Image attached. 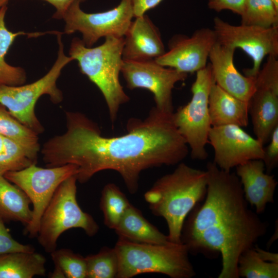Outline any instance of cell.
I'll use <instances>...</instances> for the list:
<instances>
[{
	"instance_id": "6da1fadb",
	"label": "cell",
	"mask_w": 278,
	"mask_h": 278,
	"mask_svg": "<svg viewBox=\"0 0 278 278\" xmlns=\"http://www.w3.org/2000/svg\"><path fill=\"white\" fill-rule=\"evenodd\" d=\"M173 113L153 107L145 118L129 119L126 134L108 137L85 114L67 111L66 130L44 144L41 150L43 160L47 167L77 165L76 177L81 183L101 171H115L129 192L134 194L143 171L177 165L189 153L173 121Z\"/></svg>"
},
{
	"instance_id": "7a4b0ae2",
	"label": "cell",
	"mask_w": 278,
	"mask_h": 278,
	"mask_svg": "<svg viewBox=\"0 0 278 278\" xmlns=\"http://www.w3.org/2000/svg\"><path fill=\"white\" fill-rule=\"evenodd\" d=\"M207 191L204 201L186 217L181 242L193 254H220L218 278H239L240 255L265 235L268 224L249 208L240 181L234 172L219 168L213 162L206 166Z\"/></svg>"
},
{
	"instance_id": "3957f363",
	"label": "cell",
	"mask_w": 278,
	"mask_h": 278,
	"mask_svg": "<svg viewBox=\"0 0 278 278\" xmlns=\"http://www.w3.org/2000/svg\"><path fill=\"white\" fill-rule=\"evenodd\" d=\"M207 191V172L181 162L171 172L158 179L144 195L151 212L166 221L169 240L181 243L184 222Z\"/></svg>"
},
{
	"instance_id": "277c9868",
	"label": "cell",
	"mask_w": 278,
	"mask_h": 278,
	"mask_svg": "<svg viewBox=\"0 0 278 278\" xmlns=\"http://www.w3.org/2000/svg\"><path fill=\"white\" fill-rule=\"evenodd\" d=\"M124 44V37L108 36L101 45L89 47L81 39L74 38L69 50V56L77 61L80 72L102 93L112 123L116 120L120 106L130 99L119 80Z\"/></svg>"
},
{
	"instance_id": "5b68a950",
	"label": "cell",
	"mask_w": 278,
	"mask_h": 278,
	"mask_svg": "<svg viewBox=\"0 0 278 278\" xmlns=\"http://www.w3.org/2000/svg\"><path fill=\"white\" fill-rule=\"evenodd\" d=\"M118 259L117 278H131L157 273L171 278H192L196 274L182 243L144 244L119 238L114 247Z\"/></svg>"
},
{
	"instance_id": "8992f818",
	"label": "cell",
	"mask_w": 278,
	"mask_h": 278,
	"mask_svg": "<svg viewBox=\"0 0 278 278\" xmlns=\"http://www.w3.org/2000/svg\"><path fill=\"white\" fill-rule=\"evenodd\" d=\"M56 34L58 44L57 58L49 71L39 79L29 84L16 86H0V103L21 123L37 134L44 131L37 117L35 107L43 95H48L51 101L57 104L63 98L61 91L57 85V80L63 68L73 61L65 54L62 34Z\"/></svg>"
},
{
	"instance_id": "52a82bcc",
	"label": "cell",
	"mask_w": 278,
	"mask_h": 278,
	"mask_svg": "<svg viewBox=\"0 0 278 278\" xmlns=\"http://www.w3.org/2000/svg\"><path fill=\"white\" fill-rule=\"evenodd\" d=\"M77 181L76 176H73L61 183L42 216L37 237L46 252L56 250L58 238L70 229H81L89 236L99 231L93 217L78 203Z\"/></svg>"
},
{
	"instance_id": "ba28073f",
	"label": "cell",
	"mask_w": 278,
	"mask_h": 278,
	"mask_svg": "<svg viewBox=\"0 0 278 278\" xmlns=\"http://www.w3.org/2000/svg\"><path fill=\"white\" fill-rule=\"evenodd\" d=\"M210 63L196 72L192 84L190 100L173 113V119L185 140L193 159L205 160L208 157L205 147L212 127L208 110V98L214 83Z\"/></svg>"
},
{
	"instance_id": "9c48e42d",
	"label": "cell",
	"mask_w": 278,
	"mask_h": 278,
	"mask_svg": "<svg viewBox=\"0 0 278 278\" xmlns=\"http://www.w3.org/2000/svg\"><path fill=\"white\" fill-rule=\"evenodd\" d=\"M78 172L77 165L72 164L42 168L32 164L23 169L9 171L4 176L21 189L32 204V217L25 227L24 233L37 236L42 216L61 183Z\"/></svg>"
},
{
	"instance_id": "30bf717a",
	"label": "cell",
	"mask_w": 278,
	"mask_h": 278,
	"mask_svg": "<svg viewBox=\"0 0 278 278\" xmlns=\"http://www.w3.org/2000/svg\"><path fill=\"white\" fill-rule=\"evenodd\" d=\"M80 0L74 2L64 13L63 33L79 32L86 47H92L101 38L124 37L132 22L133 10L130 0H121L109 10L86 13L80 8Z\"/></svg>"
},
{
	"instance_id": "8fae6325",
	"label": "cell",
	"mask_w": 278,
	"mask_h": 278,
	"mask_svg": "<svg viewBox=\"0 0 278 278\" xmlns=\"http://www.w3.org/2000/svg\"><path fill=\"white\" fill-rule=\"evenodd\" d=\"M213 29L217 43L235 49L240 48L252 59V68L244 70L247 76H256L266 56L278 57V26L263 28L234 25L215 17Z\"/></svg>"
},
{
	"instance_id": "7c38bea8",
	"label": "cell",
	"mask_w": 278,
	"mask_h": 278,
	"mask_svg": "<svg viewBox=\"0 0 278 278\" xmlns=\"http://www.w3.org/2000/svg\"><path fill=\"white\" fill-rule=\"evenodd\" d=\"M121 73L129 89L149 90L153 94L154 107L168 113L173 112L172 92L176 83L187 77V74L162 66L154 59L123 60Z\"/></svg>"
},
{
	"instance_id": "4fadbf2b",
	"label": "cell",
	"mask_w": 278,
	"mask_h": 278,
	"mask_svg": "<svg viewBox=\"0 0 278 278\" xmlns=\"http://www.w3.org/2000/svg\"><path fill=\"white\" fill-rule=\"evenodd\" d=\"M208 141L214 150L213 162L226 171L263 158L264 145L238 126H212Z\"/></svg>"
},
{
	"instance_id": "5bb4252c",
	"label": "cell",
	"mask_w": 278,
	"mask_h": 278,
	"mask_svg": "<svg viewBox=\"0 0 278 278\" xmlns=\"http://www.w3.org/2000/svg\"><path fill=\"white\" fill-rule=\"evenodd\" d=\"M256 138L264 145L278 126V68L264 65L255 77V90L249 102Z\"/></svg>"
},
{
	"instance_id": "9a60e30c",
	"label": "cell",
	"mask_w": 278,
	"mask_h": 278,
	"mask_svg": "<svg viewBox=\"0 0 278 278\" xmlns=\"http://www.w3.org/2000/svg\"><path fill=\"white\" fill-rule=\"evenodd\" d=\"M216 42L215 32L209 28L197 29L190 37L176 35L169 41L168 50L154 60L180 72H196L207 64L210 53Z\"/></svg>"
},
{
	"instance_id": "2e32d148",
	"label": "cell",
	"mask_w": 278,
	"mask_h": 278,
	"mask_svg": "<svg viewBox=\"0 0 278 278\" xmlns=\"http://www.w3.org/2000/svg\"><path fill=\"white\" fill-rule=\"evenodd\" d=\"M235 50L215 43L208 57L213 79L227 92L249 102L255 90V77L243 75L237 70L234 64Z\"/></svg>"
},
{
	"instance_id": "e0dca14e",
	"label": "cell",
	"mask_w": 278,
	"mask_h": 278,
	"mask_svg": "<svg viewBox=\"0 0 278 278\" xmlns=\"http://www.w3.org/2000/svg\"><path fill=\"white\" fill-rule=\"evenodd\" d=\"M135 18L124 36L123 60H149L163 55L166 51L159 29L146 14Z\"/></svg>"
},
{
	"instance_id": "ac0fdd59",
	"label": "cell",
	"mask_w": 278,
	"mask_h": 278,
	"mask_svg": "<svg viewBox=\"0 0 278 278\" xmlns=\"http://www.w3.org/2000/svg\"><path fill=\"white\" fill-rule=\"evenodd\" d=\"M236 174L241 183L245 198L255 208L257 214L263 213L268 203L274 202L277 184L273 175L265 172L262 160H252L236 167Z\"/></svg>"
},
{
	"instance_id": "d6986e66",
	"label": "cell",
	"mask_w": 278,
	"mask_h": 278,
	"mask_svg": "<svg viewBox=\"0 0 278 278\" xmlns=\"http://www.w3.org/2000/svg\"><path fill=\"white\" fill-rule=\"evenodd\" d=\"M208 110L212 126L234 125L242 128L249 124V102L233 96L215 82L210 92Z\"/></svg>"
},
{
	"instance_id": "ffe728a7",
	"label": "cell",
	"mask_w": 278,
	"mask_h": 278,
	"mask_svg": "<svg viewBox=\"0 0 278 278\" xmlns=\"http://www.w3.org/2000/svg\"><path fill=\"white\" fill-rule=\"evenodd\" d=\"M119 238L151 244H167V235L148 221L140 210L130 204L114 229Z\"/></svg>"
},
{
	"instance_id": "44dd1931",
	"label": "cell",
	"mask_w": 278,
	"mask_h": 278,
	"mask_svg": "<svg viewBox=\"0 0 278 278\" xmlns=\"http://www.w3.org/2000/svg\"><path fill=\"white\" fill-rule=\"evenodd\" d=\"M7 11V5L0 9V86H16L25 83L26 73L21 67L12 66L8 64L5 57L15 39L20 36H27L28 38H37L45 33L56 34L57 31L45 32H13L9 30L5 23V16Z\"/></svg>"
},
{
	"instance_id": "7402d4cb",
	"label": "cell",
	"mask_w": 278,
	"mask_h": 278,
	"mask_svg": "<svg viewBox=\"0 0 278 278\" xmlns=\"http://www.w3.org/2000/svg\"><path fill=\"white\" fill-rule=\"evenodd\" d=\"M30 200L19 187L0 175V217L5 221L29 224L32 217Z\"/></svg>"
},
{
	"instance_id": "603a6c76",
	"label": "cell",
	"mask_w": 278,
	"mask_h": 278,
	"mask_svg": "<svg viewBox=\"0 0 278 278\" xmlns=\"http://www.w3.org/2000/svg\"><path fill=\"white\" fill-rule=\"evenodd\" d=\"M46 258L33 252H18L0 255V278H32L44 276Z\"/></svg>"
},
{
	"instance_id": "cb8c5ba5",
	"label": "cell",
	"mask_w": 278,
	"mask_h": 278,
	"mask_svg": "<svg viewBox=\"0 0 278 278\" xmlns=\"http://www.w3.org/2000/svg\"><path fill=\"white\" fill-rule=\"evenodd\" d=\"M130 204L126 196L116 184H106L101 191L100 201L105 224L114 230Z\"/></svg>"
},
{
	"instance_id": "d4e9b609",
	"label": "cell",
	"mask_w": 278,
	"mask_h": 278,
	"mask_svg": "<svg viewBox=\"0 0 278 278\" xmlns=\"http://www.w3.org/2000/svg\"><path fill=\"white\" fill-rule=\"evenodd\" d=\"M38 153L19 142L5 137L4 150L0 154V175L36 164Z\"/></svg>"
},
{
	"instance_id": "484cf974",
	"label": "cell",
	"mask_w": 278,
	"mask_h": 278,
	"mask_svg": "<svg viewBox=\"0 0 278 278\" xmlns=\"http://www.w3.org/2000/svg\"><path fill=\"white\" fill-rule=\"evenodd\" d=\"M237 271L239 277L277 278L278 263L265 260L253 246L240 255Z\"/></svg>"
},
{
	"instance_id": "4316f807",
	"label": "cell",
	"mask_w": 278,
	"mask_h": 278,
	"mask_svg": "<svg viewBox=\"0 0 278 278\" xmlns=\"http://www.w3.org/2000/svg\"><path fill=\"white\" fill-rule=\"evenodd\" d=\"M241 24L270 28L278 26V9L270 0H247Z\"/></svg>"
},
{
	"instance_id": "83f0119b",
	"label": "cell",
	"mask_w": 278,
	"mask_h": 278,
	"mask_svg": "<svg viewBox=\"0 0 278 278\" xmlns=\"http://www.w3.org/2000/svg\"><path fill=\"white\" fill-rule=\"evenodd\" d=\"M0 134L16 141L34 151H40L38 134L15 118L1 103Z\"/></svg>"
},
{
	"instance_id": "f1b7e54d",
	"label": "cell",
	"mask_w": 278,
	"mask_h": 278,
	"mask_svg": "<svg viewBox=\"0 0 278 278\" xmlns=\"http://www.w3.org/2000/svg\"><path fill=\"white\" fill-rule=\"evenodd\" d=\"M85 258L87 278L116 277L118 259L114 248L103 247L97 253Z\"/></svg>"
},
{
	"instance_id": "f546056e",
	"label": "cell",
	"mask_w": 278,
	"mask_h": 278,
	"mask_svg": "<svg viewBox=\"0 0 278 278\" xmlns=\"http://www.w3.org/2000/svg\"><path fill=\"white\" fill-rule=\"evenodd\" d=\"M55 267L66 278H86L85 258L68 249L55 250L50 253Z\"/></svg>"
},
{
	"instance_id": "4dcf8cb0",
	"label": "cell",
	"mask_w": 278,
	"mask_h": 278,
	"mask_svg": "<svg viewBox=\"0 0 278 278\" xmlns=\"http://www.w3.org/2000/svg\"><path fill=\"white\" fill-rule=\"evenodd\" d=\"M34 248L22 244L15 240L5 224V221L0 217V255L13 252H33Z\"/></svg>"
},
{
	"instance_id": "1f68e13d",
	"label": "cell",
	"mask_w": 278,
	"mask_h": 278,
	"mask_svg": "<svg viewBox=\"0 0 278 278\" xmlns=\"http://www.w3.org/2000/svg\"><path fill=\"white\" fill-rule=\"evenodd\" d=\"M268 145L264 147V155L262 160L265 164V171L270 173L278 164V126L274 129Z\"/></svg>"
},
{
	"instance_id": "d6a6232c",
	"label": "cell",
	"mask_w": 278,
	"mask_h": 278,
	"mask_svg": "<svg viewBox=\"0 0 278 278\" xmlns=\"http://www.w3.org/2000/svg\"><path fill=\"white\" fill-rule=\"evenodd\" d=\"M247 0H208V7L216 12L229 10L240 15Z\"/></svg>"
},
{
	"instance_id": "836d02e7",
	"label": "cell",
	"mask_w": 278,
	"mask_h": 278,
	"mask_svg": "<svg viewBox=\"0 0 278 278\" xmlns=\"http://www.w3.org/2000/svg\"><path fill=\"white\" fill-rule=\"evenodd\" d=\"M163 0H130L134 18L140 17L158 6Z\"/></svg>"
},
{
	"instance_id": "e575fe53",
	"label": "cell",
	"mask_w": 278,
	"mask_h": 278,
	"mask_svg": "<svg viewBox=\"0 0 278 278\" xmlns=\"http://www.w3.org/2000/svg\"><path fill=\"white\" fill-rule=\"evenodd\" d=\"M45 1L53 6L56 9L53 18L55 19H62L64 13L71 5L77 0H41ZM83 2L86 0H80Z\"/></svg>"
},
{
	"instance_id": "d590c367",
	"label": "cell",
	"mask_w": 278,
	"mask_h": 278,
	"mask_svg": "<svg viewBox=\"0 0 278 278\" xmlns=\"http://www.w3.org/2000/svg\"><path fill=\"white\" fill-rule=\"evenodd\" d=\"M255 249L258 252L260 256L266 261L278 263V255L277 253L266 251L258 247L255 245Z\"/></svg>"
},
{
	"instance_id": "8d00e7d4",
	"label": "cell",
	"mask_w": 278,
	"mask_h": 278,
	"mask_svg": "<svg viewBox=\"0 0 278 278\" xmlns=\"http://www.w3.org/2000/svg\"><path fill=\"white\" fill-rule=\"evenodd\" d=\"M49 277L51 278H65L63 272L60 269L55 267L53 272L49 275Z\"/></svg>"
},
{
	"instance_id": "74e56055",
	"label": "cell",
	"mask_w": 278,
	"mask_h": 278,
	"mask_svg": "<svg viewBox=\"0 0 278 278\" xmlns=\"http://www.w3.org/2000/svg\"><path fill=\"white\" fill-rule=\"evenodd\" d=\"M5 137L0 134V154L3 152L5 148Z\"/></svg>"
},
{
	"instance_id": "f35d334b",
	"label": "cell",
	"mask_w": 278,
	"mask_h": 278,
	"mask_svg": "<svg viewBox=\"0 0 278 278\" xmlns=\"http://www.w3.org/2000/svg\"><path fill=\"white\" fill-rule=\"evenodd\" d=\"M9 0H0V9L5 5H7Z\"/></svg>"
},
{
	"instance_id": "ab89813d",
	"label": "cell",
	"mask_w": 278,
	"mask_h": 278,
	"mask_svg": "<svg viewBox=\"0 0 278 278\" xmlns=\"http://www.w3.org/2000/svg\"><path fill=\"white\" fill-rule=\"evenodd\" d=\"M274 4L275 7L278 9V0H270Z\"/></svg>"
},
{
	"instance_id": "60d3db41",
	"label": "cell",
	"mask_w": 278,
	"mask_h": 278,
	"mask_svg": "<svg viewBox=\"0 0 278 278\" xmlns=\"http://www.w3.org/2000/svg\"><path fill=\"white\" fill-rule=\"evenodd\" d=\"M9 1H10V0H9Z\"/></svg>"
}]
</instances>
